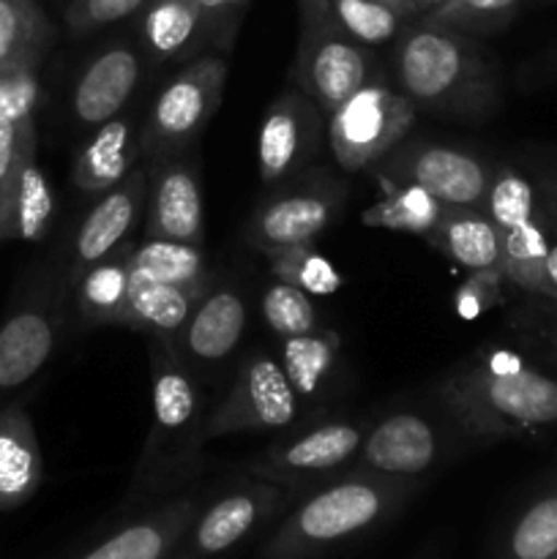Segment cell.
I'll list each match as a JSON object with an SVG mask.
<instances>
[{
  "mask_svg": "<svg viewBox=\"0 0 557 559\" xmlns=\"http://www.w3.org/2000/svg\"><path fill=\"white\" fill-rule=\"evenodd\" d=\"M134 240H123L93 265L71 273L76 309L87 325H129V284Z\"/></svg>",
  "mask_w": 557,
  "mask_h": 559,
  "instance_id": "603a6c76",
  "label": "cell"
},
{
  "mask_svg": "<svg viewBox=\"0 0 557 559\" xmlns=\"http://www.w3.org/2000/svg\"><path fill=\"white\" fill-rule=\"evenodd\" d=\"M366 426L358 420H320L298 431H282L276 442L246 462V475L271 480L304 497L317 486L353 469L364 445Z\"/></svg>",
  "mask_w": 557,
  "mask_h": 559,
  "instance_id": "52a82bcc",
  "label": "cell"
},
{
  "mask_svg": "<svg viewBox=\"0 0 557 559\" xmlns=\"http://www.w3.org/2000/svg\"><path fill=\"white\" fill-rule=\"evenodd\" d=\"M393 85L418 112L478 120L500 107V80L475 36L435 22H407L393 41Z\"/></svg>",
  "mask_w": 557,
  "mask_h": 559,
  "instance_id": "3957f363",
  "label": "cell"
},
{
  "mask_svg": "<svg viewBox=\"0 0 557 559\" xmlns=\"http://www.w3.org/2000/svg\"><path fill=\"white\" fill-rule=\"evenodd\" d=\"M224 27L202 11L197 0H147L140 11V47L153 63L194 60L216 44Z\"/></svg>",
  "mask_w": 557,
  "mask_h": 559,
  "instance_id": "d6986e66",
  "label": "cell"
},
{
  "mask_svg": "<svg viewBox=\"0 0 557 559\" xmlns=\"http://www.w3.org/2000/svg\"><path fill=\"white\" fill-rule=\"evenodd\" d=\"M420 480L347 469L300 497L262 544V559H320L391 522Z\"/></svg>",
  "mask_w": 557,
  "mask_h": 559,
  "instance_id": "277c9868",
  "label": "cell"
},
{
  "mask_svg": "<svg viewBox=\"0 0 557 559\" xmlns=\"http://www.w3.org/2000/svg\"><path fill=\"white\" fill-rule=\"evenodd\" d=\"M508 284L506 273L500 265L495 267H481V271H470L467 278L457 287L453 293V314L459 320L470 322L478 320L489 309H495L502 300V287Z\"/></svg>",
  "mask_w": 557,
  "mask_h": 559,
  "instance_id": "ab89813d",
  "label": "cell"
},
{
  "mask_svg": "<svg viewBox=\"0 0 557 559\" xmlns=\"http://www.w3.org/2000/svg\"><path fill=\"white\" fill-rule=\"evenodd\" d=\"M453 431H459L457 426L446 429L424 409H391L366 426L353 467L388 478L420 480L453 456Z\"/></svg>",
  "mask_w": 557,
  "mask_h": 559,
  "instance_id": "4fadbf2b",
  "label": "cell"
},
{
  "mask_svg": "<svg viewBox=\"0 0 557 559\" xmlns=\"http://www.w3.org/2000/svg\"><path fill=\"white\" fill-rule=\"evenodd\" d=\"M145 211L147 238L183 240V243L202 246V240H205V207H202L200 173H197L194 164L175 156L153 162L147 169Z\"/></svg>",
  "mask_w": 557,
  "mask_h": 559,
  "instance_id": "e0dca14e",
  "label": "cell"
},
{
  "mask_svg": "<svg viewBox=\"0 0 557 559\" xmlns=\"http://www.w3.org/2000/svg\"><path fill=\"white\" fill-rule=\"evenodd\" d=\"M147 0H66L63 20L71 36L82 38L142 11Z\"/></svg>",
  "mask_w": 557,
  "mask_h": 559,
  "instance_id": "b9f144b4",
  "label": "cell"
},
{
  "mask_svg": "<svg viewBox=\"0 0 557 559\" xmlns=\"http://www.w3.org/2000/svg\"><path fill=\"white\" fill-rule=\"evenodd\" d=\"M260 314L265 325L276 333L278 338L284 336H304V333H317L328 328L322 322L320 311H317L311 295L304 289L293 287L287 282L273 278L260 298Z\"/></svg>",
  "mask_w": 557,
  "mask_h": 559,
  "instance_id": "d590c367",
  "label": "cell"
},
{
  "mask_svg": "<svg viewBox=\"0 0 557 559\" xmlns=\"http://www.w3.org/2000/svg\"><path fill=\"white\" fill-rule=\"evenodd\" d=\"M55 218V191L38 164V140L25 147L16 169L14 191H11L9 227L5 240H22V243H42L49 235Z\"/></svg>",
  "mask_w": 557,
  "mask_h": 559,
  "instance_id": "f1b7e54d",
  "label": "cell"
},
{
  "mask_svg": "<svg viewBox=\"0 0 557 559\" xmlns=\"http://www.w3.org/2000/svg\"><path fill=\"white\" fill-rule=\"evenodd\" d=\"M557 557V486L535 497L502 538L497 559Z\"/></svg>",
  "mask_w": 557,
  "mask_h": 559,
  "instance_id": "836d02e7",
  "label": "cell"
},
{
  "mask_svg": "<svg viewBox=\"0 0 557 559\" xmlns=\"http://www.w3.org/2000/svg\"><path fill=\"white\" fill-rule=\"evenodd\" d=\"M549 63H552V66H555V69H557V52H555V55H552V60H549Z\"/></svg>",
  "mask_w": 557,
  "mask_h": 559,
  "instance_id": "7dc6e473",
  "label": "cell"
},
{
  "mask_svg": "<svg viewBox=\"0 0 557 559\" xmlns=\"http://www.w3.org/2000/svg\"><path fill=\"white\" fill-rule=\"evenodd\" d=\"M197 3L202 5V11H205L208 16H213L216 22H222L224 27H233L235 16H238V11L244 9L249 0H197Z\"/></svg>",
  "mask_w": 557,
  "mask_h": 559,
  "instance_id": "7bdbcfd3",
  "label": "cell"
},
{
  "mask_svg": "<svg viewBox=\"0 0 557 559\" xmlns=\"http://www.w3.org/2000/svg\"><path fill=\"white\" fill-rule=\"evenodd\" d=\"M306 404L289 385L276 353L251 349L238 364L233 385L205 418V442L235 435L289 431L304 418Z\"/></svg>",
  "mask_w": 557,
  "mask_h": 559,
  "instance_id": "9c48e42d",
  "label": "cell"
},
{
  "mask_svg": "<svg viewBox=\"0 0 557 559\" xmlns=\"http://www.w3.org/2000/svg\"><path fill=\"white\" fill-rule=\"evenodd\" d=\"M339 353H342V338L331 328L278 338L276 358L306 407L317 404L328 393V385L339 369Z\"/></svg>",
  "mask_w": 557,
  "mask_h": 559,
  "instance_id": "4316f807",
  "label": "cell"
},
{
  "mask_svg": "<svg viewBox=\"0 0 557 559\" xmlns=\"http://www.w3.org/2000/svg\"><path fill=\"white\" fill-rule=\"evenodd\" d=\"M153 420L134 475L126 489L123 516L180 495L197 478L205 448V404L197 377L167 338L151 336Z\"/></svg>",
  "mask_w": 557,
  "mask_h": 559,
  "instance_id": "6da1fadb",
  "label": "cell"
},
{
  "mask_svg": "<svg viewBox=\"0 0 557 559\" xmlns=\"http://www.w3.org/2000/svg\"><path fill=\"white\" fill-rule=\"evenodd\" d=\"M200 489H186L158 506L131 513L102 540L66 559H169L200 511Z\"/></svg>",
  "mask_w": 557,
  "mask_h": 559,
  "instance_id": "2e32d148",
  "label": "cell"
},
{
  "mask_svg": "<svg viewBox=\"0 0 557 559\" xmlns=\"http://www.w3.org/2000/svg\"><path fill=\"white\" fill-rule=\"evenodd\" d=\"M131 267L158 282L175 284L186 289H211L213 273L208 267V257L200 243H183V240L142 238L134 240L131 251Z\"/></svg>",
  "mask_w": 557,
  "mask_h": 559,
  "instance_id": "4dcf8cb0",
  "label": "cell"
},
{
  "mask_svg": "<svg viewBox=\"0 0 557 559\" xmlns=\"http://www.w3.org/2000/svg\"><path fill=\"white\" fill-rule=\"evenodd\" d=\"M371 173L380 183H415L442 205L484 207L495 167L478 153L442 142L404 140Z\"/></svg>",
  "mask_w": 557,
  "mask_h": 559,
  "instance_id": "7c38bea8",
  "label": "cell"
},
{
  "mask_svg": "<svg viewBox=\"0 0 557 559\" xmlns=\"http://www.w3.org/2000/svg\"><path fill=\"white\" fill-rule=\"evenodd\" d=\"M549 186L552 183H535L528 173L511 167V164H500L491 173L489 191H486V216L495 222L500 233L519 227L538 213L549 194Z\"/></svg>",
  "mask_w": 557,
  "mask_h": 559,
  "instance_id": "1f68e13d",
  "label": "cell"
},
{
  "mask_svg": "<svg viewBox=\"0 0 557 559\" xmlns=\"http://www.w3.org/2000/svg\"><path fill=\"white\" fill-rule=\"evenodd\" d=\"M440 0H410V5H413V16H420L426 14V11L431 9V5H437Z\"/></svg>",
  "mask_w": 557,
  "mask_h": 559,
  "instance_id": "f6af8a7d",
  "label": "cell"
},
{
  "mask_svg": "<svg viewBox=\"0 0 557 559\" xmlns=\"http://www.w3.org/2000/svg\"><path fill=\"white\" fill-rule=\"evenodd\" d=\"M557 229V183L549 186L544 205L538 207L533 218H528L519 227L500 233V267L506 273L508 284L519 287L522 293L535 295L541 300H549L546 287V251L549 240Z\"/></svg>",
  "mask_w": 557,
  "mask_h": 559,
  "instance_id": "cb8c5ba5",
  "label": "cell"
},
{
  "mask_svg": "<svg viewBox=\"0 0 557 559\" xmlns=\"http://www.w3.org/2000/svg\"><path fill=\"white\" fill-rule=\"evenodd\" d=\"M331 9L344 31L364 47L393 44L407 25V16L386 0H331Z\"/></svg>",
  "mask_w": 557,
  "mask_h": 559,
  "instance_id": "8d00e7d4",
  "label": "cell"
},
{
  "mask_svg": "<svg viewBox=\"0 0 557 559\" xmlns=\"http://www.w3.org/2000/svg\"><path fill=\"white\" fill-rule=\"evenodd\" d=\"M380 58L355 41L331 9V0H298V47L289 82L325 115L369 82L382 80Z\"/></svg>",
  "mask_w": 557,
  "mask_h": 559,
  "instance_id": "5b68a950",
  "label": "cell"
},
{
  "mask_svg": "<svg viewBox=\"0 0 557 559\" xmlns=\"http://www.w3.org/2000/svg\"><path fill=\"white\" fill-rule=\"evenodd\" d=\"M55 31L38 0H0V63L31 60L42 63Z\"/></svg>",
  "mask_w": 557,
  "mask_h": 559,
  "instance_id": "d6a6232c",
  "label": "cell"
},
{
  "mask_svg": "<svg viewBox=\"0 0 557 559\" xmlns=\"http://www.w3.org/2000/svg\"><path fill=\"white\" fill-rule=\"evenodd\" d=\"M147 167H134L118 186L104 191L74 235L71 273L93 265L131 238L137 218L145 211Z\"/></svg>",
  "mask_w": 557,
  "mask_h": 559,
  "instance_id": "44dd1931",
  "label": "cell"
},
{
  "mask_svg": "<svg viewBox=\"0 0 557 559\" xmlns=\"http://www.w3.org/2000/svg\"><path fill=\"white\" fill-rule=\"evenodd\" d=\"M328 147V115L298 91L284 87L262 115L257 131V173L265 186L295 178Z\"/></svg>",
  "mask_w": 557,
  "mask_h": 559,
  "instance_id": "5bb4252c",
  "label": "cell"
},
{
  "mask_svg": "<svg viewBox=\"0 0 557 559\" xmlns=\"http://www.w3.org/2000/svg\"><path fill=\"white\" fill-rule=\"evenodd\" d=\"M544 273H546V287H549V304L557 306V229L549 240V251H546V262H544Z\"/></svg>",
  "mask_w": 557,
  "mask_h": 559,
  "instance_id": "ee69618b",
  "label": "cell"
},
{
  "mask_svg": "<svg viewBox=\"0 0 557 559\" xmlns=\"http://www.w3.org/2000/svg\"><path fill=\"white\" fill-rule=\"evenodd\" d=\"M227 71L224 55L205 52L183 63V69L158 91L142 126V153L151 164L183 151L211 123L222 107Z\"/></svg>",
  "mask_w": 557,
  "mask_h": 559,
  "instance_id": "30bf717a",
  "label": "cell"
},
{
  "mask_svg": "<svg viewBox=\"0 0 557 559\" xmlns=\"http://www.w3.org/2000/svg\"><path fill=\"white\" fill-rule=\"evenodd\" d=\"M276 186L278 189L257 205L244 229L246 243L265 257L289 246L315 243L336 222L347 202V183L339 175L317 167Z\"/></svg>",
  "mask_w": 557,
  "mask_h": 559,
  "instance_id": "ba28073f",
  "label": "cell"
},
{
  "mask_svg": "<svg viewBox=\"0 0 557 559\" xmlns=\"http://www.w3.org/2000/svg\"><path fill=\"white\" fill-rule=\"evenodd\" d=\"M63 328V289L42 287L0 325V391L31 382L47 366Z\"/></svg>",
  "mask_w": 557,
  "mask_h": 559,
  "instance_id": "9a60e30c",
  "label": "cell"
},
{
  "mask_svg": "<svg viewBox=\"0 0 557 559\" xmlns=\"http://www.w3.org/2000/svg\"><path fill=\"white\" fill-rule=\"evenodd\" d=\"M140 153L142 131L137 129L134 120L118 115L96 126L85 145L80 147L71 167V183L82 194H104L137 167Z\"/></svg>",
  "mask_w": 557,
  "mask_h": 559,
  "instance_id": "7402d4cb",
  "label": "cell"
},
{
  "mask_svg": "<svg viewBox=\"0 0 557 559\" xmlns=\"http://www.w3.org/2000/svg\"><path fill=\"white\" fill-rule=\"evenodd\" d=\"M386 3H391L393 9L402 11V14L407 16V20H413V5H410V0H386Z\"/></svg>",
  "mask_w": 557,
  "mask_h": 559,
  "instance_id": "bcb514c9",
  "label": "cell"
},
{
  "mask_svg": "<svg viewBox=\"0 0 557 559\" xmlns=\"http://www.w3.org/2000/svg\"><path fill=\"white\" fill-rule=\"evenodd\" d=\"M431 246L467 271L500 265V229L484 207L448 205L446 216L429 235Z\"/></svg>",
  "mask_w": 557,
  "mask_h": 559,
  "instance_id": "83f0119b",
  "label": "cell"
},
{
  "mask_svg": "<svg viewBox=\"0 0 557 559\" xmlns=\"http://www.w3.org/2000/svg\"><path fill=\"white\" fill-rule=\"evenodd\" d=\"M415 118L418 109L393 82H369L328 115V151L344 173L375 169L407 140Z\"/></svg>",
  "mask_w": 557,
  "mask_h": 559,
  "instance_id": "8992f818",
  "label": "cell"
},
{
  "mask_svg": "<svg viewBox=\"0 0 557 559\" xmlns=\"http://www.w3.org/2000/svg\"><path fill=\"white\" fill-rule=\"evenodd\" d=\"M44 480L36 426L22 407L0 409V513L25 506Z\"/></svg>",
  "mask_w": 557,
  "mask_h": 559,
  "instance_id": "d4e9b609",
  "label": "cell"
},
{
  "mask_svg": "<svg viewBox=\"0 0 557 559\" xmlns=\"http://www.w3.org/2000/svg\"><path fill=\"white\" fill-rule=\"evenodd\" d=\"M298 497L271 480L246 475L211 500H202L169 559H216L282 516Z\"/></svg>",
  "mask_w": 557,
  "mask_h": 559,
  "instance_id": "8fae6325",
  "label": "cell"
},
{
  "mask_svg": "<svg viewBox=\"0 0 557 559\" xmlns=\"http://www.w3.org/2000/svg\"><path fill=\"white\" fill-rule=\"evenodd\" d=\"M552 559H557V557H552Z\"/></svg>",
  "mask_w": 557,
  "mask_h": 559,
  "instance_id": "f907efd6",
  "label": "cell"
},
{
  "mask_svg": "<svg viewBox=\"0 0 557 559\" xmlns=\"http://www.w3.org/2000/svg\"><path fill=\"white\" fill-rule=\"evenodd\" d=\"M205 293L158 282V278H151L131 267L129 325L126 328L175 342Z\"/></svg>",
  "mask_w": 557,
  "mask_h": 559,
  "instance_id": "484cf974",
  "label": "cell"
},
{
  "mask_svg": "<svg viewBox=\"0 0 557 559\" xmlns=\"http://www.w3.org/2000/svg\"><path fill=\"white\" fill-rule=\"evenodd\" d=\"M246 322H249V309L240 289L227 282H213L194 306L173 347L186 364L202 366V369L222 366L238 349Z\"/></svg>",
  "mask_w": 557,
  "mask_h": 559,
  "instance_id": "ac0fdd59",
  "label": "cell"
},
{
  "mask_svg": "<svg viewBox=\"0 0 557 559\" xmlns=\"http://www.w3.org/2000/svg\"><path fill=\"white\" fill-rule=\"evenodd\" d=\"M268 265L273 278L304 289L311 298H328L344 287V273L322 251H317L315 243L289 246L268 257Z\"/></svg>",
  "mask_w": 557,
  "mask_h": 559,
  "instance_id": "e575fe53",
  "label": "cell"
},
{
  "mask_svg": "<svg viewBox=\"0 0 557 559\" xmlns=\"http://www.w3.org/2000/svg\"><path fill=\"white\" fill-rule=\"evenodd\" d=\"M418 559H435V557H429V555H424V557H418Z\"/></svg>",
  "mask_w": 557,
  "mask_h": 559,
  "instance_id": "c3c4849f",
  "label": "cell"
},
{
  "mask_svg": "<svg viewBox=\"0 0 557 559\" xmlns=\"http://www.w3.org/2000/svg\"><path fill=\"white\" fill-rule=\"evenodd\" d=\"M36 136V120H22V123H0V233L5 240V227H9V207L11 191H14L16 169L25 147Z\"/></svg>",
  "mask_w": 557,
  "mask_h": 559,
  "instance_id": "60d3db41",
  "label": "cell"
},
{
  "mask_svg": "<svg viewBox=\"0 0 557 559\" xmlns=\"http://www.w3.org/2000/svg\"><path fill=\"white\" fill-rule=\"evenodd\" d=\"M38 66L31 60H3L0 63V123L31 120L42 98Z\"/></svg>",
  "mask_w": 557,
  "mask_h": 559,
  "instance_id": "f35d334b",
  "label": "cell"
},
{
  "mask_svg": "<svg viewBox=\"0 0 557 559\" xmlns=\"http://www.w3.org/2000/svg\"><path fill=\"white\" fill-rule=\"evenodd\" d=\"M435 393L442 413L470 442L533 437L557 426V377L511 349L448 371Z\"/></svg>",
  "mask_w": 557,
  "mask_h": 559,
  "instance_id": "7a4b0ae2",
  "label": "cell"
},
{
  "mask_svg": "<svg viewBox=\"0 0 557 559\" xmlns=\"http://www.w3.org/2000/svg\"><path fill=\"white\" fill-rule=\"evenodd\" d=\"M386 194L360 213V224L388 233L429 238L446 216V207L437 197L415 183H382Z\"/></svg>",
  "mask_w": 557,
  "mask_h": 559,
  "instance_id": "f546056e",
  "label": "cell"
},
{
  "mask_svg": "<svg viewBox=\"0 0 557 559\" xmlns=\"http://www.w3.org/2000/svg\"><path fill=\"white\" fill-rule=\"evenodd\" d=\"M519 5L522 0H440L420 20L457 27L470 36H486L502 31L517 16Z\"/></svg>",
  "mask_w": 557,
  "mask_h": 559,
  "instance_id": "74e56055",
  "label": "cell"
},
{
  "mask_svg": "<svg viewBox=\"0 0 557 559\" xmlns=\"http://www.w3.org/2000/svg\"><path fill=\"white\" fill-rule=\"evenodd\" d=\"M142 76V58L131 44L115 41L98 49L91 63L76 76L71 93V112L85 129L118 118L129 98L134 96Z\"/></svg>",
  "mask_w": 557,
  "mask_h": 559,
  "instance_id": "ffe728a7",
  "label": "cell"
},
{
  "mask_svg": "<svg viewBox=\"0 0 557 559\" xmlns=\"http://www.w3.org/2000/svg\"><path fill=\"white\" fill-rule=\"evenodd\" d=\"M0 243H3V233H0Z\"/></svg>",
  "mask_w": 557,
  "mask_h": 559,
  "instance_id": "681fc988",
  "label": "cell"
}]
</instances>
